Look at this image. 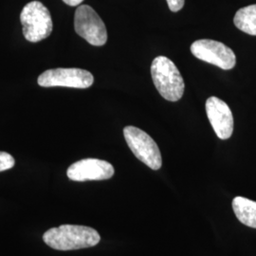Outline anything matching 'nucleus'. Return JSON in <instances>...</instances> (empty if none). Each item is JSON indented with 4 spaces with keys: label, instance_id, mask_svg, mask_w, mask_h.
I'll use <instances>...</instances> for the list:
<instances>
[{
    "label": "nucleus",
    "instance_id": "f257e3e1",
    "mask_svg": "<svg viewBox=\"0 0 256 256\" xmlns=\"http://www.w3.org/2000/svg\"><path fill=\"white\" fill-rule=\"evenodd\" d=\"M43 240L57 250H74L96 246L101 236L93 228L81 225H61L46 230Z\"/></svg>",
    "mask_w": 256,
    "mask_h": 256
},
{
    "label": "nucleus",
    "instance_id": "f03ea898",
    "mask_svg": "<svg viewBox=\"0 0 256 256\" xmlns=\"http://www.w3.org/2000/svg\"><path fill=\"white\" fill-rule=\"evenodd\" d=\"M151 75L158 93L170 102L182 99L184 93V81L176 64L165 56L156 57L151 64Z\"/></svg>",
    "mask_w": 256,
    "mask_h": 256
},
{
    "label": "nucleus",
    "instance_id": "7ed1b4c3",
    "mask_svg": "<svg viewBox=\"0 0 256 256\" xmlns=\"http://www.w3.org/2000/svg\"><path fill=\"white\" fill-rule=\"evenodd\" d=\"M20 21L23 34L28 42L36 43L46 39L52 32L54 23L50 12L39 1H32L22 9Z\"/></svg>",
    "mask_w": 256,
    "mask_h": 256
},
{
    "label": "nucleus",
    "instance_id": "20e7f679",
    "mask_svg": "<svg viewBox=\"0 0 256 256\" xmlns=\"http://www.w3.org/2000/svg\"><path fill=\"white\" fill-rule=\"evenodd\" d=\"M124 135L128 146L142 162L153 170H158L162 165V154L155 140L144 131L135 126H126Z\"/></svg>",
    "mask_w": 256,
    "mask_h": 256
},
{
    "label": "nucleus",
    "instance_id": "39448f33",
    "mask_svg": "<svg viewBox=\"0 0 256 256\" xmlns=\"http://www.w3.org/2000/svg\"><path fill=\"white\" fill-rule=\"evenodd\" d=\"M74 28L92 46H104L108 41V32L98 14L88 5L79 6L74 16Z\"/></svg>",
    "mask_w": 256,
    "mask_h": 256
},
{
    "label": "nucleus",
    "instance_id": "423d86ee",
    "mask_svg": "<svg viewBox=\"0 0 256 256\" xmlns=\"http://www.w3.org/2000/svg\"><path fill=\"white\" fill-rule=\"evenodd\" d=\"M191 52L198 59L225 70L234 68L236 64L234 52L229 46L218 41L210 39L196 40L191 46Z\"/></svg>",
    "mask_w": 256,
    "mask_h": 256
},
{
    "label": "nucleus",
    "instance_id": "0eeeda50",
    "mask_svg": "<svg viewBox=\"0 0 256 256\" xmlns=\"http://www.w3.org/2000/svg\"><path fill=\"white\" fill-rule=\"evenodd\" d=\"M94 82L90 72L81 68H54L44 72L38 77V84L43 88L64 86L88 88Z\"/></svg>",
    "mask_w": 256,
    "mask_h": 256
},
{
    "label": "nucleus",
    "instance_id": "6e6552de",
    "mask_svg": "<svg viewBox=\"0 0 256 256\" xmlns=\"http://www.w3.org/2000/svg\"><path fill=\"white\" fill-rule=\"evenodd\" d=\"M115 173L110 162L98 158H84L70 165L66 171L68 178L74 182L110 180Z\"/></svg>",
    "mask_w": 256,
    "mask_h": 256
},
{
    "label": "nucleus",
    "instance_id": "1a4fd4ad",
    "mask_svg": "<svg viewBox=\"0 0 256 256\" xmlns=\"http://www.w3.org/2000/svg\"><path fill=\"white\" fill-rule=\"evenodd\" d=\"M206 113L216 136L228 140L234 132V117L229 106L218 97H210L206 101Z\"/></svg>",
    "mask_w": 256,
    "mask_h": 256
},
{
    "label": "nucleus",
    "instance_id": "9d476101",
    "mask_svg": "<svg viewBox=\"0 0 256 256\" xmlns=\"http://www.w3.org/2000/svg\"><path fill=\"white\" fill-rule=\"evenodd\" d=\"M232 210L242 224L256 229V202L243 196H236L232 200Z\"/></svg>",
    "mask_w": 256,
    "mask_h": 256
},
{
    "label": "nucleus",
    "instance_id": "9b49d317",
    "mask_svg": "<svg viewBox=\"0 0 256 256\" xmlns=\"http://www.w3.org/2000/svg\"><path fill=\"white\" fill-rule=\"evenodd\" d=\"M234 22L243 32L256 36V4L238 10Z\"/></svg>",
    "mask_w": 256,
    "mask_h": 256
},
{
    "label": "nucleus",
    "instance_id": "f8f14e48",
    "mask_svg": "<svg viewBox=\"0 0 256 256\" xmlns=\"http://www.w3.org/2000/svg\"><path fill=\"white\" fill-rule=\"evenodd\" d=\"M16 164V160L9 153L0 151V172L12 169Z\"/></svg>",
    "mask_w": 256,
    "mask_h": 256
},
{
    "label": "nucleus",
    "instance_id": "ddd939ff",
    "mask_svg": "<svg viewBox=\"0 0 256 256\" xmlns=\"http://www.w3.org/2000/svg\"><path fill=\"white\" fill-rule=\"evenodd\" d=\"M168 7L171 12H176L182 9L185 0H166Z\"/></svg>",
    "mask_w": 256,
    "mask_h": 256
},
{
    "label": "nucleus",
    "instance_id": "4468645a",
    "mask_svg": "<svg viewBox=\"0 0 256 256\" xmlns=\"http://www.w3.org/2000/svg\"><path fill=\"white\" fill-rule=\"evenodd\" d=\"M66 4L70 5V6H78L79 4H81L84 0H63Z\"/></svg>",
    "mask_w": 256,
    "mask_h": 256
}]
</instances>
